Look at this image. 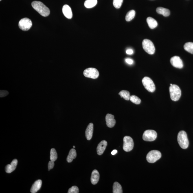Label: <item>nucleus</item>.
<instances>
[{"mask_svg":"<svg viewBox=\"0 0 193 193\" xmlns=\"http://www.w3.org/2000/svg\"><path fill=\"white\" fill-rule=\"evenodd\" d=\"M42 181L38 180L34 182L31 189V192L32 193H36L40 190L42 187Z\"/></svg>","mask_w":193,"mask_h":193,"instance_id":"obj_18","label":"nucleus"},{"mask_svg":"<svg viewBox=\"0 0 193 193\" xmlns=\"http://www.w3.org/2000/svg\"><path fill=\"white\" fill-rule=\"evenodd\" d=\"M123 0H113V5L117 9L120 8L123 3Z\"/></svg>","mask_w":193,"mask_h":193,"instance_id":"obj_29","label":"nucleus"},{"mask_svg":"<svg viewBox=\"0 0 193 193\" xmlns=\"http://www.w3.org/2000/svg\"><path fill=\"white\" fill-rule=\"evenodd\" d=\"M0 1H1V0H0Z\"/></svg>","mask_w":193,"mask_h":193,"instance_id":"obj_38","label":"nucleus"},{"mask_svg":"<svg viewBox=\"0 0 193 193\" xmlns=\"http://www.w3.org/2000/svg\"><path fill=\"white\" fill-rule=\"evenodd\" d=\"M77 157V153L76 150L75 149H71L70 151L69 155H68L67 161L68 162L71 163L72 162L73 160Z\"/></svg>","mask_w":193,"mask_h":193,"instance_id":"obj_19","label":"nucleus"},{"mask_svg":"<svg viewBox=\"0 0 193 193\" xmlns=\"http://www.w3.org/2000/svg\"><path fill=\"white\" fill-rule=\"evenodd\" d=\"M32 25V21L28 18H25L21 19L19 22L18 26L23 31H27L30 29Z\"/></svg>","mask_w":193,"mask_h":193,"instance_id":"obj_7","label":"nucleus"},{"mask_svg":"<svg viewBox=\"0 0 193 193\" xmlns=\"http://www.w3.org/2000/svg\"><path fill=\"white\" fill-rule=\"evenodd\" d=\"M156 12L159 14L162 15L164 16H170V12L168 9L159 7L156 9Z\"/></svg>","mask_w":193,"mask_h":193,"instance_id":"obj_20","label":"nucleus"},{"mask_svg":"<svg viewBox=\"0 0 193 193\" xmlns=\"http://www.w3.org/2000/svg\"><path fill=\"white\" fill-rule=\"evenodd\" d=\"M32 5L33 8L42 16L46 17L50 14L49 9L41 2L34 1L32 3Z\"/></svg>","mask_w":193,"mask_h":193,"instance_id":"obj_1","label":"nucleus"},{"mask_svg":"<svg viewBox=\"0 0 193 193\" xmlns=\"http://www.w3.org/2000/svg\"><path fill=\"white\" fill-rule=\"evenodd\" d=\"M136 14V12L135 10H132L128 12L127 14L125 19L127 21L129 22L131 21L135 17Z\"/></svg>","mask_w":193,"mask_h":193,"instance_id":"obj_25","label":"nucleus"},{"mask_svg":"<svg viewBox=\"0 0 193 193\" xmlns=\"http://www.w3.org/2000/svg\"><path fill=\"white\" fill-rule=\"evenodd\" d=\"M117 152V150H113V151L111 152V154L112 155H115L116 154Z\"/></svg>","mask_w":193,"mask_h":193,"instance_id":"obj_35","label":"nucleus"},{"mask_svg":"<svg viewBox=\"0 0 193 193\" xmlns=\"http://www.w3.org/2000/svg\"><path fill=\"white\" fill-rule=\"evenodd\" d=\"M107 125L108 127L112 128L115 126L116 121L114 119V116L111 114H107L106 117Z\"/></svg>","mask_w":193,"mask_h":193,"instance_id":"obj_12","label":"nucleus"},{"mask_svg":"<svg viewBox=\"0 0 193 193\" xmlns=\"http://www.w3.org/2000/svg\"><path fill=\"white\" fill-rule=\"evenodd\" d=\"M0 94H0V97H3L6 96L7 95H8V92L6 91H1Z\"/></svg>","mask_w":193,"mask_h":193,"instance_id":"obj_32","label":"nucleus"},{"mask_svg":"<svg viewBox=\"0 0 193 193\" xmlns=\"http://www.w3.org/2000/svg\"><path fill=\"white\" fill-rule=\"evenodd\" d=\"M184 48L187 52L193 54V43L192 42H187L185 43L184 45Z\"/></svg>","mask_w":193,"mask_h":193,"instance_id":"obj_24","label":"nucleus"},{"mask_svg":"<svg viewBox=\"0 0 193 193\" xmlns=\"http://www.w3.org/2000/svg\"><path fill=\"white\" fill-rule=\"evenodd\" d=\"M97 3V0H86L84 3V5L86 8H91L95 7Z\"/></svg>","mask_w":193,"mask_h":193,"instance_id":"obj_22","label":"nucleus"},{"mask_svg":"<svg viewBox=\"0 0 193 193\" xmlns=\"http://www.w3.org/2000/svg\"><path fill=\"white\" fill-rule=\"evenodd\" d=\"M125 61L127 63L129 64H132L133 63V60L130 58H126L125 60Z\"/></svg>","mask_w":193,"mask_h":193,"instance_id":"obj_33","label":"nucleus"},{"mask_svg":"<svg viewBox=\"0 0 193 193\" xmlns=\"http://www.w3.org/2000/svg\"><path fill=\"white\" fill-rule=\"evenodd\" d=\"M147 22L149 27L151 29L155 28L158 25L157 21L152 17H148L147 18Z\"/></svg>","mask_w":193,"mask_h":193,"instance_id":"obj_21","label":"nucleus"},{"mask_svg":"<svg viewBox=\"0 0 193 193\" xmlns=\"http://www.w3.org/2000/svg\"><path fill=\"white\" fill-rule=\"evenodd\" d=\"M107 145V142L105 140H103L99 143L97 148V153L99 155H102L104 153Z\"/></svg>","mask_w":193,"mask_h":193,"instance_id":"obj_14","label":"nucleus"},{"mask_svg":"<svg viewBox=\"0 0 193 193\" xmlns=\"http://www.w3.org/2000/svg\"><path fill=\"white\" fill-rule=\"evenodd\" d=\"M130 100L132 103L136 104H139L141 102V99L135 95H132L130 96Z\"/></svg>","mask_w":193,"mask_h":193,"instance_id":"obj_28","label":"nucleus"},{"mask_svg":"<svg viewBox=\"0 0 193 193\" xmlns=\"http://www.w3.org/2000/svg\"><path fill=\"white\" fill-rule=\"evenodd\" d=\"M93 132V124L92 123H90L86 129L85 135L86 138L88 140H90L92 137Z\"/></svg>","mask_w":193,"mask_h":193,"instance_id":"obj_16","label":"nucleus"},{"mask_svg":"<svg viewBox=\"0 0 193 193\" xmlns=\"http://www.w3.org/2000/svg\"><path fill=\"white\" fill-rule=\"evenodd\" d=\"M143 48L146 52L150 54H153L155 53V47L153 43L150 40L145 39L142 42Z\"/></svg>","mask_w":193,"mask_h":193,"instance_id":"obj_5","label":"nucleus"},{"mask_svg":"<svg viewBox=\"0 0 193 193\" xmlns=\"http://www.w3.org/2000/svg\"><path fill=\"white\" fill-rule=\"evenodd\" d=\"M126 53L128 54L131 55L133 54V51L132 49H128L127 50Z\"/></svg>","mask_w":193,"mask_h":193,"instance_id":"obj_34","label":"nucleus"},{"mask_svg":"<svg viewBox=\"0 0 193 193\" xmlns=\"http://www.w3.org/2000/svg\"><path fill=\"white\" fill-rule=\"evenodd\" d=\"M18 164V160L16 159L13 160L10 164L7 165L5 167V171L7 173L10 174L13 171L16 169Z\"/></svg>","mask_w":193,"mask_h":193,"instance_id":"obj_13","label":"nucleus"},{"mask_svg":"<svg viewBox=\"0 0 193 193\" xmlns=\"http://www.w3.org/2000/svg\"><path fill=\"white\" fill-rule=\"evenodd\" d=\"M142 83L145 89L150 92H154L155 91L156 87L154 84L149 77H145L142 80Z\"/></svg>","mask_w":193,"mask_h":193,"instance_id":"obj_6","label":"nucleus"},{"mask_svg":"<svg viewBox=\"0 0 193 193\" xmlns=\"http://www.w3.org/2000/svg\"><path fill=\"white\" fill-rule=\"evenodd\" d=\"M100 179V174L98 171L96 170H94L92 173L91 176V182L93 185H96L98 183Z\"/></svg>","mask_w":193,"mask_h":193,"instance_id":"obj_17","label":"nucleus"},{"mask_svg":"<svg viewBox=\"0 0 193 193\" xmlns=\"http://www.w3.org/2000/svg\"><path fill=\"white\" fill-rule=\"evenodd\" d=\"M178 142L180 146L183 149H186L188 148L189 141L187 133L183 130L180 131L177 136Z\"/></svg>","mask_w":193,"mask_h":193,"instance_id":"obj_2","label":"nucleus"},{"mask_svg":"<svg viewBox=\"0 0 193 193\" xmlns=\"http://www.w3.org/2000/svg\"><path fill=\"white\" fill-rule=\"evenodd\" d=\"M62 12L64 15L68 19L72 18L73 14L71 7L69 5H64L62 8Z\"/></svg>","mask_w":193,"mask_h":193,"instance_id":"obj_15","label":"nucleus"},{"mask_svg":"<svg viewBox=\"0 0 193 193\" xmlns=\"http://www.w3.org/2000/svg\"><path fill=\"white\" fill-rule=\"evenodd\" d=\"M57 154L54 148H51L50 151V160L54 162L57 159Z\"/></svg>","mask_w":193,"mask_h":193,"instance_id":"obj_27","label":"nucleus"},{"mask_svg":"<svg viewBox=\"0 0 193 193\" xmlns=\"http://www.w3.org/2000/svg\"><path fill=\"white\" fill-rule=\"evenodd\" d=\"M161 157V154L159 151L152 150L147 154V161L150 163L155 162Z\"/></svg>","mask_w":193,"mask_h":193,"instance_id":"obj_4","label":"nucleus"},{"mask_svg":"<svg viewBox=\"0 0 193 193\" xmlns=\"http://www.w3.org/2000/svg\"><path fill=\"white\" fill-rule=\"evenodd\" d=\"M79 192V189L76 186H73L69 189L68 193H78Z\"/></svg>","mask_w":193,"mask_h":193,"instance_id":"obj_30","label":"nucleus"},{"mask_svg":"<svg viewBox=\"0 0 193 193\" xmlns=\"http://www.w3.org/2000/svg\"><path fill=\"white\" fill-rule=\"evenodd\" d=\"M113 193H122L123 191L122 186L119 183L116 182L113 184Z\"/></svg>","mask_w":193,"mask_h":193,"instance_id":"obj_23","label":"nucleus"},{"mask_svg":"<svg viewBox=\"0 0 193 193\" xmlns=\"http://www.w3.org/2000/svg\"><path fill=\"white\" fill-rule=\"evenodd\" d=\"M170 62L171 64L174 67L179 69H182L183 67V62L179 56L173 57L171 58Z\"/></svg>","mask_w":193,"mask_h":193,"instance_id":"obj_11","label":"nucleus"},{"mask_svg":"<svg viewBox=\"0 0 193 193\" xmlns=\"http://www.w3.org/2000/svg\"><path fill=\"white\" fill-rule=\"evenodd\" d=\"M173 85L172 84H170V86H172Z\"/></svg>","mask_w":193,"mask_h":193,"instance_id":"obj_36","label":"nucleus"},{"mask_svg":"<svg viewBox=\"0 0 193 193\" xmlns=\"http://www.w3.org/2000/svg\"><path fill=\"white\" fill-rule=\"evenodd\" d=\"M118 94L124 100L127 101L130 100V93L128 91H126V90H122Z\"/></svg>","mask_w":193,"mask_h":193,"instance_id":"obj_26","label":"nucleus"},{"mask_svg":"<svg viewBox=\"0 0 193 193\" xmlns=\"http://www.w3.org/2000/svg\"><path fill=\"white\" fill-rule=\"evenodd\" d=\"M134 142L131 137L126 136L124 137L123 149L126 152L131 151L133 148Z\"/></svg>","mask_w":193,"mask_h":193,"instance_id":"obj_9","label":"nucleus"},{"mask_svg":"<svg viewBox=\"0 0 193 193\" xmlns=\"http://www.w3.org/2000/svg\"><path fill=\"white\" fill-rule=\"evenodd\" d=\"M83 75L86 77L95 79L98 78L99 76V73L96 69L89 68L84 71Z\"/></svg>","mask_w":193,"mask_h":193,"instance_id":"obj_10","label":"nucleus"},{"mask_svg":"<svg viewBox=\"0 0 193 193\" xmlns=\"http://www.w3.org/2000/svg\"><path fill=\"white\" fill-rule=\"evenodd\" d=\"M73 148H75V146H73Z\"/></svg>","mask_w":193,"mask_h":193,"instance_id":"obj_37","label":"nucleus"},{"mask_svg":"<svg viewBox=\"0 0 193 193\" xmlns=\"http://www.w3.org/2000/svg\"><path fill=\"white\" fill-rule=\"evenodd\" d=\"M54 162H53L51 161H49L48 164V170L49 171L50 170H51V169L53 168V167H54Z\"/></svg>","mask_w":193,"mask_h":193,"instance_id":"obj_31","label":"nucleus"},{"mask_svg":"<svg viewBox=\"0 0 193 193\" xmlns=\"http://www.w3.org/2000/svg\"><path fill=\"white\" fill-rule=\"evenodd\" d=\"M171 99L174 101H177L181 97V91L180 87L176 84H173L169 87Z\"/></svg>","mask_w":193,"mask_h":193,"instance_id":"obj_3","label":"nucleus"},{"mask_svg":"<svg viewBox=\"0 0 193 193\" xmlns=\"http://www.w3.org/2000/svg\"><path fill=\"white\" fill-rule=\"evenodd\" d=\"M157 137V133L153 130H147L143 134L142 139L146 141H153Z\"/></svg>","mask_w":193,"mask_h":193,"instance_id":"obj_8","label":"nucleus"}]
</instances>
